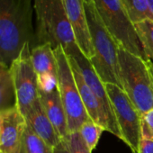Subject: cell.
Wrapping results in <instances>:
<instances>
[{"instance_id": "3", "label": "cell", "mask_w": 153, "mask_h": 153, "mask_svg": "<svg viewBox=\"0 0 153 153\" xmlns=\"http://www.w3.org/2000/svg\"><path fill=\"white\" fill-rule=\"evenodd\" d=\"M36 15V46H61L64 51L78 45L61 0H33Z\"/></svg>"}, {"instance_id": "7", "label": "cell", "mask_w": 153, "mask_h": 153, "mask_svg": "<svg viewBox=\"0 0 153 153\" xmlns=\"http://www.w3.org/2000/svg\"><path fill=\"white\" fill-rule=\"evenodd\" d=\"M114 114L122 135V140L132 153H139L141 140V114L126 93L115 84H105Z\"/></svg>"}, {"instance_id": "17", "label": "cell", "mask_w": 153, "mask_h": 153, "mask_svg": "<svg viewBox=\"0 0 153 153\" xmlns=\"http://www.w3.org/2000/svg\"><path fill=\"white\" fill-rule=\"evenodd\" d=\"M20 153H55V149L47 144L26 124L22 138Z\"/></svg>"}, {"instance_id": "21", "label": "cell", "mask_w": 153, "mask_h": 153, "mask_svg": "<svg viewBox=\"0 0 153 153\" xmlns=\"http://www.w3.org/2000/svg\"><path fill=\"white\" fill-rule=\"evenodd\" d=\"M70 153H91L79 131L69 133L65 139Z\"/></svg>"}, {"instance_id": "8", "label": "cell", "mask_w": 153, "mask_h": 153, "mask_svg": "<svg viewBox=\"0 0 153 153\" xmlns=\"http://www.w3.org/2000/svg\"><path fill=\"white\" fill-rule=\"evenodd\" d=\"M31 46L27 45L10 65L15 86L16 106L23 115L39 100L37 75L31 59Z\"/></svg>"}, {"instance_id": "12", "label": "cell", "mask_w": 153, "mask_h": 153, "mask_svg": "<svg viewBox=\"0 0 153 153\" xmlns=\"http://www.w3.org/2000/svg\"><path fill=\"white\" fill-rule=\"evenodd\" d=\"M39 100L46 115L54 126L59 137L61 139H66L69 132L68 129L66 113L58 87L49 92L39 91Z\"/></svg>"}, {"instance_id": "4", "label": "cell", "mask_w": 153, "mask_h": 153, "mask_svg": "<svg viewBox=\"0 0 153 153\" xmlns=\"http://www.w3.org/2000/svg\"><path fill=\"white\" fill-rule=\"evenodd\" d=\"M119 78L123 90L142 115L153 109V78L141 58L118 48Z\"/></svg>"}, {"instance_id": "25", "label": "cell", "mask_w": 153, "mask_h": 153, "mask_svg": "<svg viewBox=\"0 0 153 153\" xmlns=\"http://www.w3.org/2000/svg\"><path fill=\"white\" fill-rule=\"evenodd\" d=\"M147 2H148L149 13H150V16H151V20L153 21V0H147Z\"/></svg>"}, {"instance_id": "20", "label": "cell", "mask_w": 153, "mask_h": 153, "mask_svg": "<svg viewBox=\"0 0 153 153\" xmlns=\"http://www.w3.org/2000/svg\"><path fill=\"white\" fill-rule=\"evenodd\" d=\"M104 131H105L104 127L96 123L89 118L82 124L79 131L82 136L84 141L86 142L87 146L92 152L96 149L101 137V134Z\"/></svg>"}, {"instance_id": "19", "label": "cell", "mask_w": 153, "mask_h": 153, "mask_svg": "<svg viewBox=\"0 0 153 153\" xmlns=\"http://www.w3.org/2000/svg\"><path fill=\"white\" fill-rule=\"evenodd\" d=\"M122 1L126 14L133 25L145 19L151 20L147 0H122Z\"/></svg>"}, {"instance_id": "5", "label": "cell", "mask_w": 153, "mask_h": 153, "mask_svg": "<svg viewBox=\"0 0 153 153\" xmlns=\"http://www.w3.org/2000/svg\"><path fill=\"white\" fill-rule=\"evenodd\" d=\"M93 2L105 25L119 47L141 58L148 65L149 61L143 46L129 19L122 0H89Z\"/></svg>"}, {"instance_id": "1", "label": "cell", "mask_w": 153, "mask_h": 153, "mask_svg": "<svg viewBox=\"0 0 153 153\" xmlns=\"http://www.w3.org/2000/svg\"><path fill=\"white\" fill-rule=\"evenodd\" d=\"M33 2L0 0V64L10 67L25 46H36Z\"/></svg>"}, {"instance_id": "6", "label": "cell", "mask_w": 153, "mask_h": 153, "mask_svg": "<svg viewBox=\"0 0 153 153\" xmlns=\"http://www.w3.org/2000/svg\"><path fill=\"white\" fill-rule=\"evenodd\" d=\"M58 65V88L66 113L68 132L79 131L82 124L89 119L82 102L68 58L63 48L54 49Z\"/></svg>"}, {"instance_id": "27", "label": "cell", "mask_w": 153, "mask_h": 153, "mask_svg": "<svg viewBox=\"0 0 153 153\" xmlns=\"http://www.w3.org/2000/svg\"><path fill=\"white\" fill-rule=\"evenodd\" d=\"M149 71L152 75V78H153V63H151L149 66Z\"/></svg>"}, {"instance_id": "14", "label": "cell", "mask_w": 153, "mask_h": 153, "mask_svg": "<svg viewBox=\"0 0 153 153\" xmlns=\"http://www.w3.org/2000/svg\"><path fill=\"white\" fill-rule=\"evenodd\" d=\"M68 58L69 63L71 65L72 71H73V74L75 76V80H76V86H78L80 97L82 98V102L85 106V109L88 114V117L92 121H94L96 123L104 127L105 131H107L106 119H105L103 108H102L98 99L97 98V97L94 95V93L91 91L89 87L85 82L83 76H81V74H80L78 67H76L75 61L73 60V59H71L69 57H68Z\"/></svg>"}, {"instance_id": "2", "label": "cell", "mask_w": 153, "mask_h": 153, "mask_svg": "<svg viewBox=\"0 0 153 153\" xmlns=\"http://www.w3.org/2000/svg\"><path fill=\"white\" fill-rule=\"evenodd\" d=\"M94 56L90 60L101 80L122 88L119 78L118 44L105 25L93 2L84 0Z\"/></svg>"}, {"instance_id": "18", "label": "cell", "mask_w": 153, "mask_h": 153, "mask_svg": "<svg viewBox=\"0 0 153 153\" xmlns=\"http://www.w3.org/2000/svg\"><path fill=\"white\" fill-rule=\"evenodd\" d=\"M133 25L150 65L153 63V21L145 19Z\"/></svg>"}, {"instance_id": "28", "label": "cell", "mask_w": 153, "mask_h": 153, "mask_svg": "<svg viewBox=\"0 0 153 153\" xmlns=\"http://www.w3.org/2000/svg\"><path fill=\"white\" fill-rule=\"evenodd\" d=\"M0 153H4V152H2V151H1V150H0Z\"/></svg>"}, {"instance_id": "26", "label": "cell", "mask_w": 153, "mask_h": 153, "mask_svg": "<svg viewBox=\"0 0 153 153\" xmlns=\"http://www.w3.org/2000/svg\"><path fill=\"white\" fill-rule=\"evenodd\" d=\"M2 118H3V112L0 111V134H1V129H2Z\"/></svg>"}, {"instance_id": "10", "label": "cell", "mask_w": 153, "mask_h": 153, "mask_svg": "<svg viewBox=\"0 0 153 153\" xmlns=\"http://www.w3.org/2000/svg\"><path fill=\"white\" fill-rule=\"evenodd\" d=\"M68 19L72 26L76 44L82 53L91 59L94 50L85 10L84 0H61Z\"/></svg>"}, {"instance_id": "15", "label": "cell", "mask_w": 153, "mask_h": 153, "mask_svg": "<svg viewBox=\"0 0 153 153\" xmlns=\"http://www.w3.org/2000/svg\"><path fill=\"white\" fill-rule=\"evenodd\" d=\"M31 59L37 76H54L58 78V65L54 50L50 44H42L31 50Z\"/></svg>"}, {"instance_id": "22", "label": "cell", "mask_w": 153, "mask_h": 153, "mask_svg": "<svg viewBox=\"0 0 153 153\" xmlns=\"http://www.w3.org/2000/svg\"><path fill=\"white\" fill-rule=\"evenodd\" d=\"M141 139L153 141V109L141 115Z\"/></svg>"}, {"instance_id": "13", "label": "cell", "mask_w": 153, "mask_h": 153, "mask_svg": "<svg viewBox=\"0 0 153 153\" xmlns=\"http://www.w3.org/2000/svg\"><path fill=\"white\" fill-rule=\"evenodd\" d=\"M26 124L47 144L56 148L61 141V138L46 115L40 100H38L24 115Z\"/></svg>"}, {"instance_id": "16", "label": "cell", "mask_w": 153, "mask_h": 153, "mask_svg": "<svg viewBox=\"0 0 153 153\" xmlns=\"http://www.w3.org/2000/svg\"><path fill=\"white\" fill-rule=\"evenodd\" d=\"M16 105V98L10 68L0 64V111H7Z\"/></svg>"}, {"instance_id": "9", "label": "cell", "mask_w": 153, "mask_h": 153, "mask_svg": "<svg viewBox=\"0 0 153 153\" xmlns=\"http://www.w3.org/2000/svg\"><path fill=\"white\" fill-rule=\"evenodd\" d=\"M64 51L68 57L73 59L85 82L98 99L106 119L107 131L111 132L112 134L122 140V135L114 114L110 98L105 89V83L99 78L90 60L82 53L78 45H75Z\"/></svg>"}, {"instance_id": "24", "label": "cell", "mask_w": 153, "mask_h": 153, "mask_svg": "<svg viewBox=\"0 0 153 153\" xmlns=\"http://www.w3.org/2000/svg\"><path fill=\"white\" fill-rule=\"evenodd\" d=\"M55 153H70L67 140L65 139H62L59 144L55 148Z\"/></svg>"}, {"instance_id": "11", "label": "cell", "mask_w": 153, "mask_h": 153, "mask_svg": "<svg viewBox=\"0 0 153 153\" xmlns=\"http://www.w3.org/2000/svg\"><path fill=\"white\" fill-rule=\"evenodd\" d=\"M26 122L17 106L3 112L0 134V150L4 153H20Z\"/></svg>"}, {"instance_id": "23", "label": "cell", "mask_w": 153, "mask_h": 153, "mask_svg": "<svg viewBox=\"0 0 153 153\" xmlns=\"http://www.w3.org/2000/svg\"><path fill=\"white\" fill-rule=\"evenodd\" d=\"M139 153H153V141L141 139L139 148Z\"/></svg>"}]
</instances>
